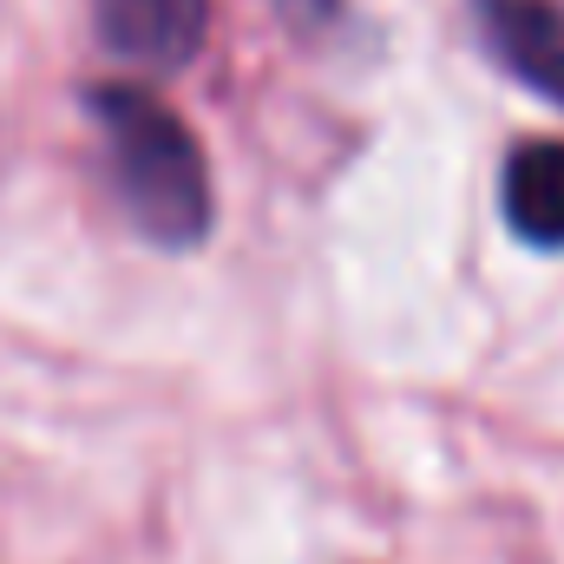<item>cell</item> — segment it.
Segmentation results:
<instances>
[{
    "mask_svg": "<svg viewBox=\"0 0 564 564\" xmlns=\"http://www.w3.org/2000/svg\"><path fill=\"white\" fill-rule=\"evenodd\" d=\"M93 119L106 132L112 177H119L132 224L164 250H191L210 230V171L184 119L139 86H99Z\"/></svg>",
    "mask_w": 564,
    "mask_h": 564,
    "instance_id": "6da1fadb",
    "label": "cell"
},
{
    "mask_svg": "<svg viewBox=\"0 0 564 564\" xmlns=\"http://www.w3.org/2000/svg\"><path fill=\"white\" fill-rule=\"evenodd\" d=\"M99 40L144 73H171L204 46L210 0H93Z\"/></svg>",
    "mask_w": 564,
    "mask_h": 564,
    "instance_id": "7a4b0ae2",
    "label": "cell"
},
{
    "mask_svg": "<svg viewBox=\"0 0 564 564\" xmlns=\"http://www.w3.org/2000/svg\"><path fill=\"white\" fill-rule=\"evenodd\" d=\"M479 33L506 73L564 106V7L552 0H479Z\"/></svg>",
    "mask_w": 564,
    "mask_h": 564,
    "instance_id": "3957f363",
    "label": "cell"
},
{
    "mask_svg": "<svg viewBox=\"0 0 564 564\" xmlns=\"http://www.w3.org/2000/svg\"><path fill=\"white\" fill-rule=\"evenodd\" d=\"M506 217L525 243L564 250V139L519 144L506 164Z\"/></svg>",
    "mask_w": 564,
    "mask_h": 564,
    "instance_id": "277c9868",
    "label": "cell"
},
{
    "mask_svg": "<svg viewBox=\"0 0 564 564\" xmlns=\"http://www.w3.org/2000/svg\"><path fill=\"white\" fill-rule=\"evenodd\" d=\"M289 7H295V13H328L335 0H289Z\"/></svg>",
    "mask_w": 564,
    "mask_h": 564,
    "instance_id": "5b68a950",
    "label": "cell"
}]
</instances>
